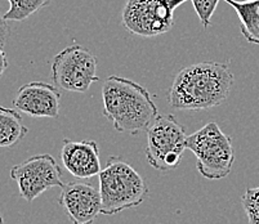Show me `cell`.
Segmentation results:
<instances>
[{
    "label": "cell",
    "instance_id": "3957f363",
    "mask_svg": "<svg viewBox=\"0 0 259 224\" xmlns=\"http://www.w3.org/2000/svg\"><path fill=\"white\" fill-rule=\"evenodd\" d=\"M101 195V214L115 215L124 210L138 207L148 191L145 179L121 157L111 156L98 174Z\"/></svg>",
    "mask_w": 259,
    "mask_h": 224
},
{
    "label": "cell",
    "instance_id": "8fae6325",
    "mask_svg": "<svg viewBox=\"0 0 259 224\" xmlns=\"http://www.w3.org/2000/svg\"><path fill=\"white\" fill-rule=\"evenodd\" d=\"M61 159L66 170L77 179H91L102 170L100 148L96 141L65 139L61 150Z\"/></svg>",
    "mask_w": 259,
    "mask_h": 224
},
{
    "label": "cell",
    "instance_id": "5b68a950",
    "mask_svg": "<svg viewBox=\"0 0 259 224\" xmlns=\"http://www.w3.org/2000/svg\"><path fill=\"white\" fill-rule=\"evenodd\" d=\"M186 141L185 128L174 115H157L147 128V162L159 171L173 170L181 164L187 150Z\"/></svg>",
    "mask_w": 259,
    "mask_h": 224
},
{
    "label": "cell",
    "instance_id": "8992f818",
    "mask_svg": "<svg viewBox=\"0 0 259 224\" xmlns=\"http://www.w3.org/2000/svg\"><path fill=\"white\" fill-rule=\"evenodd\" d=\"M187 0H128L121 12V23L131 34L156 37L173 29L174 11Z\"/></svg>",
    "mask_w": 259,
    "mask_h": 224
},
{
    "label": "cell",
    "instance_id": "5bb4252c",
    "mask_svg": "<svg viewBox=\"0 0 259 224\" xmlns=\"http://www.w3.org/2000/svg\"><path fill=\"white\" fill-rule=\"evenodd\" d=\"M51 2L52 0H8L9 9L4 13V18L7 21L21 22L31 17L40 9L48 7Z\"/></svg>",
    "mask_w": 259,
    "mask_h": 224
},
{
    "label": "cell",
    "instance_id": "6da1fadb",
    "mask_svg": "<svg viewBox=\"0 0 259 224\" xmlns=\"http://www.w3.org/2000/svg\"><path fill=\"white\" fill-rule=\"evenodd\" d=\"M234 85L230 62H200L177 74L168 102L180 111L210 110L222 105Z\"/></svg>",
    "mask_w": 259,
    "mask_h": 224
},
{
    "label": "cell",
    "instance_id": "e0dca14e",
    "mask_svg": "<svg viewBox=\"0 0 259 224\" xmlns=\"http://www.w3.org/2000/svg\"><path fill=\"white\" fill-rule=\"evenodd\" d=\"M9 36V26L4 15L0 13V47H4L7 44V40Z\"/></svg>",
    "mask_w": 259,
    "mask_h": 224
},
{
    "label": "cell",
    "instance_id": "d6986e66",
    "mask_svg": "<svg viewBox=\"0 0 259 224\" xmlns=\"http://www.w3.org/2000/svg\"><path fill=\"white\" fill-rule=\"evenodd\" d=\"M0 224H4V219L3 216H2V214H0Z\"/></svg>",
    "mask_w": 259,
    "mask_h": 224
},
{
    "label": "cell",
    "instance_id": "7c38bea8",
    "mask_svg": "<svg viewBox=\"0 0 259 224\" xmlns=\"http://www.w3.org/2000/svg\"><path fill=\"white\" fill-rule=\"evenodd\" d=\"M236 11L240 30L246 41L259 44V0H223Z\"/></svg>",
    "mask_w": 259,
    "mask_h": 224
},
{
    "label": "cell",
    "instance_id": "4fadbf2b",
    "mask_svg": "<svg viewBox=\"0 0 259 224\" xmlns=\"http://www.w3.org/2000/svg\"><path fill=\"white\" fill-rule=\"evenodd\" d=\"M27 131L29 129L18 111L0 106V147L7 148L17 145L25 138Z\"/></svg>",
    "mask_w": 259,
    "mask_h": 224
},
{
    "label": "cell",
    "instance_id": "9a60e30c",
    "mask_svg": "<svg viewBox=\"0 0 259 224\" xmlns=\"http://www.w3.org/2000/svg\"><path fill=\"white\" fill-rule=\"evenodd\" d=\"M242 206L249 224H259V187L246 188L242 196Z\"/></svg>",
    "mask_w": 259,
    "mask_h": 224
},
{
    "label": "cell",
    "instance_id": "7a4b0ae2",
    "mask_svg": "<svg viewBox=\"0 0 259 224\" xmlns=\"http://www.w3.org/2000/svg\"><path fill=\"white\" fill-rule=\"evenodd\" d=\"M103 116L111 121L115 130L132 136L147 130L159 115L150 92L138 82L111 75L102 86Z\"/></svg>",
    "mask_w": 259,
    "mask_h": 224
},
{
    "label": "cell",
    "instance_id": "2e32d148",
    "mask_svg": "<svg viewBox=\"0 0 259 224\" xmlns=\"http://www.w3.org/2000/svg\"><path fill=\"white\" fill-rule=\"evenodd\" d=\"M191 2H192V6H194L202 27L208 29L211 25V17L218 7L220 0H191Z\"/></svg>",
    "mask_w": 259,
    "mask_h": 224
},
{
    "label": "cell",
    "instance_id": "9c48e42d",
    "mask_svg": "<svg viewBox=\"0 0 259 224\" xmlns=\"http://www.w3.org/2000/svg\"><path fill=\"white\" fill-rule=\"evenodd\" d=\"M58 204L72 224H93L102 207L100 190L83 182H72L63 186Z\"/></svg>",
    "mask_w": 259,
    "mask_h": 224
},
{
    "label": "cell",
    "instance_id": "ba28073f",
    "mask_svg": "<svg viewBox=\"0 0 259 224\" xmlns=\"http://www.w3.org/2000/svg\"><path fill=\"white\" fill-rule=\"evenodd\" d=\"M11 178L17 183L23 200L32 202L49 188H62V170L48 153L35 155L11 169Z\"/></svg>",
    "mask_w": 259,
    "mask_h": 224
},
{
    "label": "cell",
    "instance_id": "277c9868",
    "mask_svg": "<svg viewBox=\"0 0 259 224\" xmlns=\"http://www.w3.org/2000/svg\"><path fill=\"white\" fill-rule=\"evenodd\" d=\"M186 147L196 156L197 170L205 179L220 181L232 170L235 162L232 138L223 133L217 122H208L188 136Z\"/></svg>",
    "mask_w": 259,
    "mask_h": 224
},
{
    "label": "cell",
    "instance_id": "30bf717a",
    "mask_svg": "<svg viewBox=\"0 0 259 224\" xmlns=\"http://www.w3.org/2000/svg\"><path fill=\"white\" fill-rule=\"evenodd\" d=\"M13 106L31 117L57 119L60 116L61 93L48 82H27L17 91Z\"/></svg>",
    "mask_w": 259,
    "mask_h": 224
},
{
    "label": "cell",
    "instance_id": "52a82bcc",
    "mask_svg": "<svg viewBox=\"0 0 259 224\" xmlns=\"http://www.w3.org/2000/svg\"><path fill=\"white\" fill-rule=\"evenodd\" d=\"M52 79L54 84L74 93H85L97 76V60L81 46H70L52 60Z\"/></svg>",
    "mask_w": 259,
    "mask_h": 224
},
{
    "label": "cell",
    "instance_id": "ac0fdd59",
    "mask_svg": "<svg viewBox=\"0 0 259 224\" xmlns=\"http://www.w3.org/2000/svg\"><path fill=\"white\" fill-rule=\"evenodd\" d=\"M8 68V60H7V54L4 52L3 47H0V77L3 76L6 70Z\"/></svg>",
    "mask_w": 259,
    "mask_h": 224
}]
</instances>
